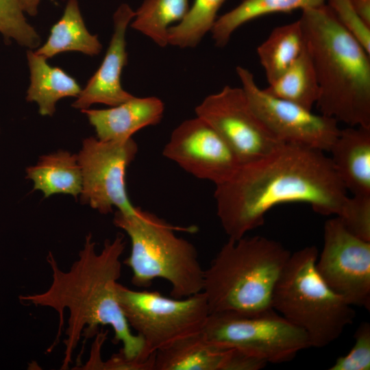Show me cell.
<instances>
[{"label":"cell","mask_w":370,"mask_h":370,"mask_svg":"<svg viewBox=\"0 0 370 370\" xmlns=\"http://www.w3.org/2000/svg\"><path fill=\"white\" fill-rule=\"evenodd\" d=\"M329 152L346 190L355 197H370V127L341 130Z\"/></svg>","instance_id":"2e32d148"},{"label":"cell","mask_w":370,"mask_h":370,"mask_svg":"<svg viewBox=\"0 0 370 370\" xmlns=\"http://www.w3.org/2000/svg\"><path fill=\"white\" fill-rule=\"evenodd\" d=\"M113 223L130 239L131 252L124 263L132 270V282L135 286L147 287L160 278L170 284L174 298L202 292L204 270L197 249L175 234L195 232L196 227L173 225L138 207L132 213L117 210Z\"/></svg>","instance_id":"5b68a950"},{"label":"cell","mask_w":370,"mask_h":370,"mask_svg":"<svg viewBox=\"0 0 370 370\" xmlns=\"http://www.w3.org/2000/svg\"><path fill=\"white\" fill-rule=\"evenodd\" d=\"M263 90L273 97L312 110L317 102L319 88L314 64L306 44L299 58Z\"/></svg>","instance_id":"603a6c76"},{"label":"cell","mask_w":370,"mask_h":370,"mask_svg":"<svg viewBox=\"0 0 370 370\" xmlns=\"http://www.w3.org/2000/svg\"><path fill=\"white\" fill-rule=\"evenodd\" d=\"M305 49V38L300 21L283 25L272 30L257 48L260 62L269 84L284 73Z\"/></svg>","instance_id":"44dd1931"},{"label":"cell","mask_w":370,"mask_h":370,"mask_svg":"<svg viewBox=\"0 0 370 370\" xmlns=\"http://www.w3.org/2000/svg\"><path fill=\"white\" fill-rule=\"evenodd\" d=\"M117 294L130 327L143 338V360L159 349L201 332L210 314L203 292L173 299L158 291L132 290L119 283Z\"/></svg>","instance_id":"52a82bcc"},{"label":"cell","mask_w":370,"mask_h":370,"mask_svg":"<svg viewBox=\"0 0 370 370\" xmlns=\"http://www.w3.org/2000/svg\"><path fill=\"white\" fill-rule=\"evenodd\" d=\"M236 73L249 103L273 134L284 143L329 151L341 129L338 121L292 102L273 97L256 84L254 75L238 66Z\"/></svg>","instance_id":"8fae6325"},{"label":"cell","mask_w":370,"mask_h":370,"mask_svg":"<svg viewBox=\"0 0 370 370\" xmlns=\"http://www.w3.org/2000/svg\"><path fill=\"white\" fill-rule=\"evenodd\" d=\"M354 344L345 356L338 357L330 370L370 369V324L362 323L354 333Z\"/></svg>","instance_id":"4316f807"},{"label":"cell","mask_w":370,"mask_h":370,"mask_svg":"<svg viewBox=\"0 0 370 370\" xmlns=\"http://www.w3.org/2000/svg\"><path fill=\"white\" fill-rule=\"evenodd\" d=\"M30 84L26 99L38 103L39 113L52 116L56 103L62 98L77 97L82 88L76 79L59 67L51 66L47 58L35 51H27Z\"/></svg>","instance_id":"ac0fdd59"},{"label":"cell","mask_w":370,"mask_h":370,"mask_svg":"<svg viewBox=\"0 0 370 370\" xmlns=\"http://www.w3.org/2000/svg\"><path fill=\"white\" fill-rule=\"evenodd\" d=\"M360 18L370 26V0H349Z\"/></svg>","instance_id":"4dcf8cb0"},{"label":"cell","mask_w":370,"mask_h":370,"mask_svg":"<svg viewBox=\"0 0 370 370\" xmlns=\"http://www.w3.org/2000/svg\"><path fill=\"white\" fill-rule=\"evenodd\" d=\"M26 178L34 183V190L45 197L56 193L69 194L75 198L82 190V175L77 155L60 150L42 156L34 166L26 169Z\"/></svg>","instance_id":"d6986e66"},{"label":"cell","mask_w":370,"mask_h":370,"mask_svg":"<svg viewBox=\"0 0 370 370\" xmlns=\"http://www.w3.org/2000/svg\"><path fill=\"white\" fill-rule=\"evenodd\" d=\"M291 254L264 236L229 238L204 270L210 313L251 316L273 309V292Z\"/></svg>","instance_id":"277c9868"},{"label":"cell","mask_w":370,"mask_h":370,"mask_svg":"<svg viewBox=\"0 0 370 370\" xmlns=\"http://www.w3.org/2000/svg\"><path fill=\"white\" fill-rule=\"evenodd\" d=\"M134 16L135 12L125 3L114 14V31L103 60L72 104L73 108L82 110L94 103L112 107L134 97L123 88L121 75L127 63V27Z\"/></svg>","instance_id":"5bb4252c"},{"label":"cell","mask_w":370,"mask_h":370,"mask_svg":"<svg viewBox=\"0 0 370 370\" xmlns=\"http://www.w3.org/2000/svg\"><path fill=\"white\" fill-rule=\"evenodd\" d=\"M102 346L99 344L94 345L91 352L90 360L84 366L86 369L103 370H154L155 353L148 359L142 360L139 359H128L121 352L113 355L107 361L103 362L101 359V350Z\"/></svg>","instance_id":"f546056e"},{"label":"cell","mask_w":370,"mask_h":370,"mask_svg":"<svg viewBox=\"0 0 370 370\" xmlns=\"http://www.w3.org/2000/svg\"><path fill=\"white\" fill-rule=\"evenodd\" d=\"M137 152L132 138L115 141L91 136L84 140L77 155L82 175L81 201L104 214L113 207L133 212L136 207L128 197L125 176Z\"/></svg>","instance_id":"30bf717a"},{"label":"cell","mask_w":370,"mask_h":370,"mask_svg":"<svg viewBox=\"0 0 370 370\" xmlns=\"http://www.w3.org/2000/svg\"><path fill=\"white\" fill-rule=\"evenodd\" d=\"M84 113L102 140H125L140 130L158 124L164 114L163 101L156 97H136L107 109H85Z\"/></svg>","instance_id":"9a60e30c"},{"label":"cell","mask_w":370,"mask_h":370,"mask_svg":"<svg viewBox=\"0 0 370 370\" xmlns=\"http://www.w3.org/2000/svg\"><path fill=\"white\" fill-rule=\"evenodd\" d=\"M231 351L208 341L201 332L158 350L154 370H225Z\"/></svg>","instance_id":"e0dca14e"},{"label":"cell","mask_w":370,"mask_h":370,"mask_svg":"<svg viewBox=\"0 0 370 370\" xmlns=\"http://www.w3.org/2000/svg\"><path fill=\"white\" fill-rule=\"evenodd\" d=\"M162 155L189 174L215 186L229 180L241 166L224 139L197 116L173 130Z\"/></svg>","instance_id":"4fadbf2b"},{"label":"cell","mask_w":370,"mask_h":370,"mask_svg":"<svg viewBox=\"0 0 370 370\" xmlns=\"http://www.w3.org/2000/svg\"><path fill=\"white\" fill-rule=\"evenodd\" d=\"M126 244L124 234L118 233L112 240H106L102 249L97 252L90 233L86 236L78 258L68 271L62 270L49 252L47 257L52 271L49 287L40 293L20 296L21 301L49 307L58 314V332L51 349L59 341L64 326V312L68 310L62 369H67L72 363L81 337L92 336L97 334L99 326L104 325L112 328L114 341L122 343L120 352L127 358L142 360L143 338L132 332L117 294L122 270L121 257Z\"/></svg>","instance_id":"7a4b0ae2"},{"label":"cell","mask_w":370,"mask_h":370,"mask_svg":"<svg viewBox=\"0 0 370 370\" xmlns=\"http://www.w3.org/2000/svg\"><path fill=\"white\" fill-rule=\"evenodd\" d=\"M326 0H243L239 5L217 18L210 32L215 45L224 47L232 34L241 25L256 18L277 12L314 8Z\"/></svg>","instance_id":"7402d4cb"},{"label":"cell","mask_w":370,"mask_h":370,"mask_svg":"<svg viewBox=\"0 0 370 370\" xmlns=\"http://www.w3.org/2000/svg\"><path fill=\"white\" fill-rule=\"evenodd\" d=\"M338 217L351 233L370 241V197H349L343 214Z\"/></svg>","instance_id":"f1b7e54d"},{"label":"cell","mask_w":370,"mask_h":370,"mask_svg":"<svg viewBox=\"0 0 370 370\" xmlns=\"http://www.w3.org/2000/svg\"><path fill=\"white\" fill-rule=\"evenodd\" d=\"M215 186L217 216L234 240L262 225L277 205L304 203L319 214L341 217L350 197L323 151L288 143L265 158L241 164Z\"/></svg>","instance_id":"6da1fadb"},{"label":"cell","mask_w":370,"mask_h":370,"mask_svg":"<svg viewBox=\"0 0 370 370\" xmlns=\"http://www.w3.org/2000/svg\"><path fill=\"white\" fill-rule=\"evenodd\" d=\"M188 0H145L135 12L131 27L161 47L168 45V29L189 10Z\"/></svg>","instance_id":"cb8c5ba5"},{"label":"cell","mask_w":370,"mask_h":370,"mask_svg":"<svg viewBox=\"0 0 370 370\" xmlns=\"http://www.w3.org/2000/svg\"><path fill=\"white\" fill-rule=\"evenodd\" d=\"M201 334L210 343L243 350L267 363L290 361L311 347L308 335L273 309L251 316L210 314Z\"/></svg>","instance_id":"ba28073f"},{"label":"cell","mask_w":370,"mask_h":370,"mask_svg":"<svg viewBox=\"0 0 370 370\" xmlns=\"http://www.w3.org/2000/svg\"><path fill=\"white\" fill-rule=\"evenodd\" d=\"M338 21L370 53V26L358 15L349 0H328Z\"/></svg>","instance_id":"83f0119b"},{"label":"cell","mask_w":370,"mask_h":370,"mask_svg":"<svg viewBox=\"0 0 370 370\" xmlns=\"http://www.w3.org/2000/svg\"><path fill=\"white\" fill-rule=\"evenodd\" d=\"M24 12L31 16L37 14L38 5L40 0H19Z\"/></svg>","instance_id":"1f68e13d"},{"label":"cell","mask_w":370,"mask_h":370,"mask_svg":"<svg viewBox=\"0 0 370 370\" xmlns=\"http://www.w3.org/2000/svg\"><path fill=\"white\" fill-rule=\"evenodd\" d=\"M315 69L322 114L352 127H370V53L326 4L299 19Z\"/></svg>","instance_id":"3957f363"},{"label":"cell","mask_w":370,"mask_h":370,"mask_svg":"<svg viewBox=\"0 0 370 370\" xmlns=\"http://www.w3.org/2000/svg\"><path fill=\"white\" fill-rule=\"evenodd\" d=\"M315 246L291 254L275 286L272 308L321 348L336 340L356 316L353 306L333 291L316 269Z\"/></svg>","instance_id":"8992f818"},{"label":"cell","mask_w":370,"mask_h":370,"mask_svg":"<svg viewBox=\"0 0 370 370\" xmlns=\"http://www.w3.org/2000/svg\"><path fill=\"white\" fill-rule=\"evenodd\" d=\"M19 0H0V33L8 43L14 39L23 47L34 49L40 38L26 21Z\"/></svg>","instance_id":"484cf974"},{"label":"cell","mask_w":370,"mask_h":370,"mask_svg":"<svg viewBox=\"0 0 370 370\" xmlns=\"http://www.w3.org/2000/svg\"><path fill=\"white\" fill-rule=\"evenodd\" d=\"M316 269L325 284L352 306L370 309V241L351 233L338 217L323 227Z\"/></svg>","instance_id":"7c38bea8"},{"label":"cell","mask_w":370,"mask_h":370,"mask_svg":"<svg viewBox=\"0 0 370 370\" xmlns=\"http://www.w3.org/2000/svg\"><path fill=\"white\" fill-rule=\"evenodd\" d=\"M195 110L224 139L241 164L265 158L285 144L254 112L242 88L225 86Z\"/></svg>","instance_id":"9c48e42d"},{"label":"cell","mask_w":370,"mask_h":370,"mask_svg":"<svg viewBox=\"0 0 370 370\" xmlns=\"http://www.w3.org/2000/svg\"><path fill=\"white\" fill-rule=\"evenodd\" d=\"M101 48L98 36L86 27L77 0H69L63 15L52 26L47 40L35 52L47 59L66 51L95 56Z\"/></svg>","instance_id":"ffe728a7"},{"label":"cell","mask_w":370,"mask_h":370,"mask_svg":"<svg viewBox=\"0 0 370 370\" xmlns=\"http://www.w3.org/2000/svg\"><path fill=\"white\" fill-rule=\"evenodd\" d=\"M225 0H194L184 18L168 29V45L180 48L195 47L211 31L217 14Z\"/></svg>","instance_id":"d4e9b609"}]
</instances>
